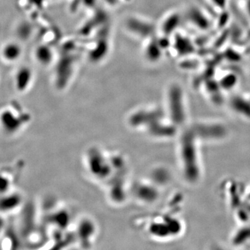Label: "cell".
<instances>
[{"instance_id":"cell-1","label":"cell","mask_w":250,"mask_h":250,"mask_svg":"<svg viewBox=\"0 0 250 250\" xmlns=\"http://www.w3.org/2000/svg\"><path fill=\"white\" fill-rule=\"evenodd\" d=\"M30 118L22 108L5 106L0 110V131L5 136H16L27 127Z\"/></svg>"},{"instance_id":"cell-2","label":"cell","mask_w":250,"mask_h":250,"mask_svg":"<svg viewBox=\"0 0 250 250\" xmlns=\"http://www.w3.org/2000/svg\"><path fill=\"white\" fill-rule=\"evenodd\" d=\"M18 170L6 167L0 169V196L14 190L18 178Z\"/></svg>"},{"instance_id":"cell-3","label":"cell","mask_w":250,"mask_h":250,"mask_svg":"<svg viewBox=\"0 0 250 250\" xmlns=\"http://www.w3.org/2000/svg\"><path fill=\"white\" fill-rule=\"evenodd\" d=\"M23 54L22 45L16 41H9L6 42L1 47L0 56L5 62L13 63L18 62L21 59Z\"/></svg>"},{"instance_id":"cell-4","label":"cell","mask_w":250,"mask_h":250,"mask_svg":"<svg viewBox=\"0 0 250 250\" xmlns=\"http://www.w3.org/2000/svg\"><path fill=\"white\" fill-rule=\"evenodd\" d=\"M31 72L27 67H23L16 72L14 82L16 90L20 92H24L27 90L30 85Z\"/></svg>"}]
</instances>
